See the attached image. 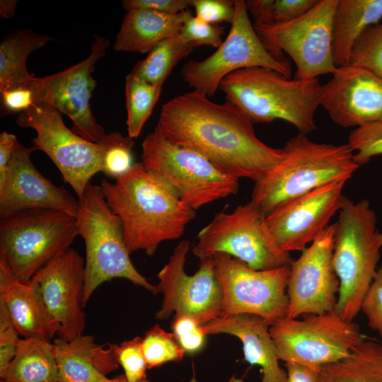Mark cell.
I'll return each mask as SVG.
<instances>
[{
	"instance_id": "obj_18",
	"label": "cell",
	"mask_w": 382,
	"mask_h": 382,
	"mask_svg": "<svg viewBox=\"0 0 382 382\" xmlns=\"http://www.w3.org/2000/svg\"><path fill=\"white\" fill-rule=\"evenodd\" d=\"M340 180L285 201L266 216L273 238L284 251H302L329 226L342 206L343 187Z\"/></svg>"
},
{
	"instance_id": "obj_13",
	"label": "cell",
	"mask_w": 382,
	"mask_h": 382,
	"mask_svg": "<svg viewBox=\"0 0 382 382\" xmlns=\"http://www.w3.org/2000/svg\"><path fill=\"white\" fill-rule=\"evenodd\" d=\"M235 15L229 33L207 58L190 60L181 70L183 81L199 93L211 97L221 81L240 69L262 67L290 78L291 66L274 58L260 40L248 17L245 1H234Z\"/></svg>"
},
{
	"instance_id": "obj_11",
	"label": "cell",
	"mask_w": 382,
	"mask_h": 382,
	"mask_svg": "<svg viewBox=\"0 0 382 382\" xmlns=\"http://www.w3.org/2000/svg\"><path fill=\"white\" fill-rule=\"evenodd\" d=\"M279 360L320 367L349 357L364 340L358 325L335 311L284 317L270 326Z\"/></svg>"
},
{
	"instance_id": "obj_33",
	"label": "cell",
	"mask_w": 382,
	"mask_h": 382,
	"mask_svg": "<svg viewBox=\"0 0 382 382\" xmlns=\"http://www.w3.org/2000/svg\"><path fill=\"white\" fill-rule=\"evenodd\" d=\"M103 148V170L105 175L115 180L127 173L134 163V139L120 132L105 134L98 142Z\"/></svg>"
},
{
	"instance_id": "obj_5",
	"label": "cell",
	"mask_w": 382,
	"mask_h": 382,
	"mask_svg": "<svg viewBox=\"0 0 382 382\" xmlns=\"http://www.w3.org/2000/svg\"><path fill=\"white\" fill-rule=\"evenodd\" d=\"M332 266L340 282L335 308L343 320L353 322L377 270L382 233L369 201L345 197L335 223Z\"/></svg>"
},
{
	"instance_id": "obj_29",
	"label": "cell",
	"mask_w": 382,
	"mask_h": 382,
	"mask_svg": "<svg viewBox=\"0 0 382 382\" xmlns=\"http://www.w3.org/2000/svg\"><path fill=\"white\" fill-rule=\"evenodd\" d=\"M318 382H382V345L364 341L349 357L321 366Z\"/></svg>"
},
{
	"instance_id": "obj_27",
	"label": "cell",
	"mask_w": 382,
	"mask_h": 382,
	"mask_svg": "<svg viewBox=\"0 0 382 382\" xmlns=\"http://www.w3.org/2000/svg\"><path fill=\"white\" fill-rule=\"evenodd\" d=\"M6 382H58L53 343L39 338H21L16 354L1 378Z\"/></svg>"
},
{
	"instance_id": "obj_15",
	"label": "cell",
	"mask_w": 382,
	"mask_h": 382,
	"mask_svg": "<svg viewBox=\"0 0 382 382\" xmlns=\"http://www.w3.org/2000/svg\"><path fill=\"white\" fill-rule=\"evenodd\" d=\"M190 245L187 240L180 241L157 274L156 286L163 294L161 308L155 314L158 320L174 313L190 317L202 325L221 317L223 291L214 259L201 261L198 270L187 274L185 265Z\"/></svg>"
},
{
	"instance_id": "obj_36",
	"label": "cell",
	"mask_w": 382,
	"mask_h": 382,
	"mask_svg": "<svg viewBox=\"0 0 382 382\" xmlns=\"http://www.w3.org/2000/svg\"><path fill=\"white\" fill-rule=\"evenodd\" d=\"M224 30V28L219 24L206 22L186 11L179 34L184 41L195 47L207 45L218 48L223 42Z\"/></svg>"
},
{
	"instance_id": "obj_25",
	"label": "cell",
	"mask_w": 382,
	"mask_h": 382,
	"mask_svg": "<svg viewBox=\"0 0 382 382\" xmlns=\"http://www.w3.org/2000/svg\"><path fill=\"white\" fill-rule=\"evenodd\" d=\"M185 11L167 14L145 8L127 11L117 35L114 49L149 53L160 42L180 33Z\"/></svg>"
},
{
	"instance_id": "obj_1",
	"label": "cell",
	"mask_w": 382,
	"mask_h": 382,
	"mask_svg": "<svg viewBox=\"0 0 382 382\" xmlns=\"http://www.w3.org/2000/svg\"><path fill=\"white\" fill-rule=\"evenodd\" d=\"M155 129L238 178L256 182L284 158L283 149L261 141L253 122L236 107L215 103L194 91L166 102Z\"/></svg>"
},
{
	"instance_id": "obj_43",
	"label": "cell",
	"mask_w": 382,
	"mask_h": 382,
	"mask_svg": "<svg viewBox=\"0 0 382 382\" xmlns=\"http://www.w3.org/2000/svg\"><path fill=\"white\" fill-rule=\"evenodd\" d=\"M1 93V107L4 115L21 113L34 103L33 93L28 88L5 90Z\"/></svg>"
},
{
	"instance_id": "obj_50",
	"label": "cell",
	"mask_w": 382,
	"mask_h": 382,
	"mask_svg": "<svg viewBox=\"0 0 382 382\" xmlns=\"http://www.w3.org/2000/svg\"><path fill=\"white\" fill-rule=\"evenodd\" d=\"M190 382H197L195 378L193 377L192 379L190 381Z\"/></svg>"
},
{
	"instance_id": "obj_49",
	"label": "cell",
	"mask_w": 382,
	"mask_h": 382,
	"mask_svg": "<svg viewBox=\"0 0 382 382\" xmlns=\"http://www.w3.org/2000/svg\"><path fill=\"white\" fill-rule=\"evenodd\" d=\"M109 382H127L125 374L118 375L112 378H110ZM139 382H151L147 378H145Z\"/></svg>"
},
{
	"instance_id": "obj_31",
	"label": "cell",
	"mask_w": 382,
	"mask_h": 382,
	"mask_svg": "<svg viewBox=\"0 0 382 382\" xmlns=\"http://www.w3.org/2000/svg\"><path fill=\"white\" fill-rule=\"evenodd\" d=\"M162 86L151 84L129 74L125 98L128 136L138 137L161 95Z\"/></svg>"
},
{
	"instance_id": "obj_22",
	"label": "cell",
	"mask_w": 382,
	"mask_h": 382,
	"mask_svg": "<svg viewBox=\"0 0 382 382\" xmlns=\"http://www.w3.org/2000/svg\"><path fill=\"white\" fill-rule=\"evenodd\" d=\"M0 303L23 338L39 337L50 340L59 327L48 311L37 284L17 278L0 255Z\"/></svg>"
},
{
	"instance_id": "obj_17",
	"label": "cell",
	"mask_w": 382,
	"mask_h": 382,
	"mask_svg": "<svg viewBox=\"0 0 382 382\" xmlns=\"http://www.w3.org/2000/svg\"><path fill=\"white\" fill-rule=\"evenodd\" d=\"M335 224L329 225L293 260L286 294V316L321 314L335 310L340 282L332 262Z\"/></svg>"
},
{
	"instance_id": "obj_3",
	"label": "cell",
	"mask_w": 382,
	"mask_h": 382,
	"mask_svg": "<svg viewBox=\"0 0 382 382\" xmlns=\"http://www.w3.org/2000/svg\"><path fill=\"white\" fill-rule=\"evenodd\" d=\"M219 89L253 123L282 120L304 134L316 129L314 117L322 90L318 79H291L270 69L253 67L230 74Z\"/></svg>"
},
{
	"instance_id": "obj_40",
	"label": "cell",
	"mask_w": 382,
	"mask_h": 382,
	"mask_svg": "<svg viewBox=\"0 0 382 382\" xmlns=\"http://www.w3.org/2000/svg\"><path fill=\"white\" fill-rule=\"evenodd\" d=\"M19 336L5 306L0 303V378L16 354Z\"/></svg>"
},
{
	"instance_id": "obj_46",
	"label": "cell",
	"mask_w": 382,
	"mask_h": 382,
	"mask_svg": "<svg viewBox=\"0 0 382 382\" xmlns=\"http://www.w3.org/2000/svg\"><path fill=\"white\" fill-rule=\"evenodd\" d=\"M18 142L13 134L6 132L0 134V185L5 180L8 166Z\"/></svg>"
},
{
	"instance_id": "obj_42",
	"label": "cell",
	"mask_w": 382,
	"mask_h": 382,
	"mask_svg": "<svg viewBox=\"0 0 382 382\" xmlns=\"http://www.w3.org/2000/svg\"><path fill=\"white\" fill-rule=\"evenodd\" d=\"M318 0H275L273 6L274 25L296 20L309 11Z\"/></svg>"
},
{
	"instance_id": "obj_39",
	"label": "cell",
	"mask_w": 382,
	"mask_h": 382,
	"mask_svg": "<svg viewBox=\"0 0 382 382\" xmlns=\"http://www.w3.org/2000/svg\"><path fill=\"white\" fill-rule=\"evenodd\" d=\"M360 311L365 314L369 327L382 337V265L377 268Z\"/></svg>"
},
{
	"instance_id": "obj_47",
	"label": "cell",
	"mask_w": 382,
	"mask_h": 382,
	"mask_svg": "<svg viewBox=\"0 0 382 382\" xmlns=\"http://www.w3.org/2000/svg\"><path fill=\"white\" fill-rule=\"evenodd\" d=\"M289 382H318L320 367H313L296 362H286Z\"/></svg>"
},
{
	"instance_id": "obj_16",
	"label": "cell",
	"mask_w": 382,
	"mask_h": 382,
	"mask_svg": "<svg viewBox=\"0 0 382 382\" xmlns=\"http://www.w3.org/2000/svg\"><path fill=\"white\" fill-rule=\"evenodd\" d=\"M109 46L108 38L96 36L86 59L62 71L43 77L34 76L24 87L32 91L35 103H45L56 108L71 120L74 133L94 143H98L105 132L90 105L97 84L92 73Z\"/></svg>"
},
{
	"instance_id": "obj_37",
	"label": "cell",
	"mask_w": 382,
	"mask_h": 382,
	"mask_svg": "<svg viewBox=\"0 0 382 382\" xmlns=\"http://www.w3.org/2000/svg\"><path fill=\"white\" fill-rule=\"evenodd\" d=\"M141 337H135L115 344V352L119 365L123 370L127 382H139L146 378L147 369L141 349Z\"/></svg>"
},
{
	"instance_id": "obj_23",
	"label": "cell",
	"mask_w": 382,
	"mask_h": 382,
	"mask_svg": "<svg viewBox=\"0 0 382 382\" xmlns=\"http://www.w3.org/2000/svg\"><path fill=\"white\" fill-rule=\"evenodd\" d=\"M270 326L259 316L240 314L216 318L201 328L206 335L228 334L238 337L243 344L246 361L261 368V382H289L286 371L279 364Z\"/></svg>"
},
{
	"instance_id": "obj_41",
	"label": "cell",
	"mask_w": 382,
	"mask_h": 382,
	"mask_svg": "<svg viewBox=\"0 0 382 382\" xmlns=\"http://www.w3.org/2000/svg\"><path fill=\"white\" fill-rule=\"evenodd\" d=\"M196 16L209 23H232L235 15L234 1L192 0Z\"/></svg>"
},
{
	"instance_id": "obj_12",
	"label": "cell",
	"mask_w": 382,
	"mask_h": 382,
	"mask_svg": "<svg viewBox=\"0 0 382 382\" xmlns=\"http://www.w3.org/2000/svg\"><path fill=\"white\" fill-rule=\"evenodd\" d=\"M16 123L20 127L35 131L32 147L48 156L64 180L81 199L91 179L102 172L103 150L100 144L69 129L64 123L62 113L45 103H34L18 114Z\"/></svg>"
},
{
	"instance_id": "obj_6",
	"label": "cell",
	"mask_w": 382,
	"mask_h": 382,
	"mask_svg": "<svg viewBox=\"0 0 382 382\" xmlns=\"http://www.w3.org/2000/svg\"><path fill=\"white\" fill-rule=\"evenodd\" d=\"M75 219L86 248L85 307L96 289L115 278H123L153 294H159L134 266L119 216L108 204L100 186L90 183L81 199Z\"/></svg>"
},
{
	"instance_id": "obj_9",
	"label": "cell",
	"mask_w": 382,
	"mask_h": 382,
	"mask_svg": "<svg viewBox=\"0 0 382 382\" xmlns=\"http://www.w3.org/2000/svg\"><path fill=\"white\" fill-rule=\"evenodd\" d=\"M197 241L192 253L200 261L225 253L255 270L290 266L293 261L276 243L266 215L250 201L231 212L217 214L198 233Z\"/></svg>"
},
{
	"instance_id": "obj_30",
	"label": "cell",
	"mask_w": 382,
	"mask_h": 382,
	"mask_svg": "<svg viewBox=\"0 0 382 382\" xmlns=\"http://www.w3.org/2000/svg\"><path fill=\"white\" fill-rule=\"evenodd\" d=\"M194 48L178 34L157 44L129 74L151 84L163 86L175 65Z\"/></svg>"
},
{
	"instance_id": "obj_32",
	"label": "cell",
	"mask_w": 382,
	"mask_h": 382,
	"mask_svg": "<svg viewBox=\"0 0 382 382\" xmlns=\"http://www.w3.org/2000/svg\"><path fill=\"white\" fill-rule=\"evenodd\" d=\"M141 349L147 369L159 367L170 361H180L185 354L175 335L166 332L158 325L145 332L141 340Z\"/></svg>"
},
{
	"instance_id": "obj_38",
	"label": "cell",
	"mask_w": 382,
	"mask_h": 382,
	"mask_svg": "<svg viewBox=\"0 0 382 382\" xmlns=\"http://www.w3.org/2000/svg\"><path fill=\"white\" fill-rule=\"evenodd\" d=\"M171 329L185 353H197L204 345L207 335L201 325L190 317L173 315Z\"/></svg>"
},
{
	"instance_id": "obj_8",
	"label": "cell",
	"mask_w": 382,
	"mask_h": 382,
	"mask_svg": "<svg viewBox=\"0 0 382 382\" xmlns=\"http://www.w3.org/2000/svg\"><path fill=\"white\" fill-rule=\"evenodd\" d=\"M141 158L146 170L166 180L195 210L238 190V178L198 152L172 144L156 129L144 139Z\"/></svg>"
},
{
	"instance_id": "obj_21",
	"label": "cell",
	"mask_w": 382,
	"mask_h": 382,
	"mask_svg": "<svg viewBox=\"0 0 382 382\" xmlns=\"http://www.w3.org/2000/svg\"><path fill=\"white\" fill-rule=\"evenodd\" d=\"M33 151L17 144L0 185V218L33 209H54L75 217L79 199L41 174L30 159Z\"/></svg>"
},
{
	"instance_id": "obj_26",
	"label": "cell",
	"mask_w": 382,
	"mask_h": 382,
	"mask_svg": "<svg viewBox=\"0 0 382 382\" xmlns=\"http://www.w3.org/2000/svg\"><path fill=\"white\" fill-rule=\"evenodd\" d=\"M382 18V0H337L332 24V52L337 68L349 63L361 34Z\"/></svg>"
},
{
	"instance_id": "obj_35",
	"label": "cell",
	"mask_w": 382,
	"mask_h": 382,
	"mask_svg": "<svg viewBox=\"0 0 382 382\" xmlns=\"http://www.w3.org/2000/svg\"><path fill=\"white\" fill-rule=\"evenodd\" d=\"M347 144L353 150L354 160L360 166L382 155V123L357 127L349 132Z\"/></svg>"
},
{
	"instance_id": "obj_2",
	"label": "cell",
	"mask_w": 382,
	"mask_h": 382,
	"mask_svg": "<svg viewBox=\"0 0 382 382\" xmlns=\"http://www.w3.org/2000/svg\"><path fill=\"white\" fill-rule=\"evenodd\" d=\"M100 187L122 221L130 254L143 250L154 255L162 242L180 238L196 215L166 180L141 162L115 182L103 180Z\"/></svg>"
},
{
	"instance_id": "obj_19",
	"label": "cell",
	"mask_w": 382,
	"mask_h": 382,
	"mask_svg": "<svg viewBox=\"0 0 382 382\" xmlns=\"http://www.w3.org/2000/svg\"><path fill=\"white\" fill-rule=\"evenodd\" d=\"M59 327L58 336L70 340L83 334L86 314L83 296L85 260L69 248L42 267L31 279Z\"/></svg>"
},
{
	"instance_id": "obj_14",
	"label": "cell",
	"mask_w": 382,
	"mask_h": 382,
	"mask_svg": "<svg viewBox=\"0 0 382 382\" xmlns=\"http://www.w3.org/2000/svg\"><path fill=\"white\" fill-rule=\"evenodd\" d=\"M212 257L223 291L221 318L249 314L271 325L286 316L290 266L255 270L225 253Z\"/></svg>"
},
{
	"instance_id": "obj_48",
	"label": "cell",
	"mask_w": 382,
	"mask_h": 382,
	"mask_svg": "<svg viewBox=\"0 0 382 382\" xmlns=\"http://www.w3.org/2000/svg\"><path fill=\"white\" fill-rule=\"evenodd\" d=\"M18 1L16 0H1L0 1V16L3 18H11L15 15Z\"/></svg>"
},
{
	"instance_id": "obj_7",
	"label": "cell",
	"mask_w": 382,
	"mask_h": 382,
	"mask_svg": "<svg viewBox=\"0 0 382 382\" xmlns=\"http://www.w3.org/2000/svg\"><path fill=\"white\" fill-rule=\"evenodd\" d=\"M79 236L75 217L54 209L21 212L0 220V255L21 281L70 248Z\"/></svg>"
},
{
	"instance_id": "obj_24",
	"label": "cell",
	"mask_w": 382,
	"mask_h": 382,
	"mask_svg": "<svg viewBox=\"0 0 382 382\" xmlns=\"http://www.w3.org/2000/svg\"><path fill=\"white\" fill-rule=\"evenodd\" d=\"M58 382H109L106 374L119 367L115 344L99 345L91 335L53 341Z\"/></svg>"
},
{
	"instance_id": "obj_51",
	"label": "cell",
	"mask_w": 382,
	"mask_h": 382,
	"mask_svg": "<svg viewBox=\"0 0 382 382\" xmlns=\"http://www.w3.org/2000/svg\"><path fill=\"white\" fill-rule=\"evenodd\" d=\"M0 382H6V381H4V380H1Z\"/></svg>"
},
{
	"instance_id": "obj_44",
	"label": "cell",
	"mask_w": 382,
	"mask_h": 382,
	"mask_svg": "<svg viewBox=\"0 0 382 382\" xmlns=\"http://www.w3.org/2000/svg\"><path fill=\"white\" fill-rule=\"evenodd\" d=\"M122 7L127 11L145 8L167 14H178L192 6V0H125Z\"/></svg>"
},
{
	"instance_id": "obj_10",
	"label": "cell",
	"mask_w": 382,
	"mask_h": 382,
	"mask_svg": "<svg viewBox=\"0 0 382 382\" xmlns=\"http://www.w3.org/2000/svg\"><path fill=\"white\" fill-rule=\"evenodd\" d=\"M337 0H318L306 13L292 21L253 27L265 47L277 60L289 64L283 52L294 61L295 78L318 79L333 74L337 67L332 52V24Z\"/></svg>"
},
{
	"instance_id": "obj_28",
	"label": "cell",
	"mask_w": 382,
	"mask_h": 382,
	"mask_svg": "<svg viewBox=\"0 0 382 382\" xmlns=\"http://www.w3.org/2000/svg\"><path fill=\"white\" fill-rule=\"evenodd\" d=\"M50 40L28 29L12 32L0 42V92L26 87L34 77L27 69L28 56Z\"/></svg>"
},
{
	"instance_id": "obj_34",
	"label": "cell",
	"mask_w": 382,
	"mask_h": 382,
	"mask_svg": "<svg viewBox=\"0 0 382 382\" xmlns=\"http://www.w3.org/2000/svg\"><path fill=\"white\" fill-rule=\"evenodd\" d=\"M382 78V22L369 26L356 41L349 63Z\"/></svg>"
},
{
	"instance_id": "obj_45",
	"label": "cell",
	"mask_w": 382,
	"mask_h": 382,
	"mask_svg": "<svg viewBox=\"0 0 382 382\" xmlns=\"http://www.w3.org/2000/svg\"><path fill=\"white\" fill-rule=\"evenodd\" d=\"M274 0H248L245 6L254 20L253 25H274Z\"/></svg>"
},
{
	"instance_id": "obj_20",
	"label": "cell",
	"mask_w": 382,
	"mask_h": 382,
	"mask_svg": "<svg viewBox=\"0 0 382 382\" xmlns=\"http://www.w3.org/2000/svg\"><path fill=\"white\" fill-rule=\"evenodd\" d=\"M322 85L320 104L331 120L344 127L382 123V78L348 64Z\"/></svg>"
},
{
	"instance_id": "obj_4",
	"label": "cell",
	"mask_w": 382,
	"mask_h": 382,
	"mask_svg": "<svg viewBox=\"0 0 382 382\" xmlns=\"http://www.w3.org/2000/svg\"><path fill=\"white\" fill-rule=\"evenodd\" d=\"M282 149L284 158L253 189L250 202L266 216L285 201L332 182L348 180L359 168L348 144L316 143L299 132Z\"/></svg>"
}]
</instances>
